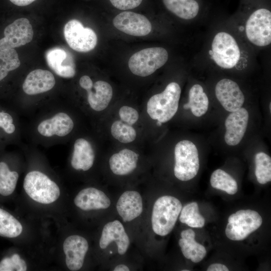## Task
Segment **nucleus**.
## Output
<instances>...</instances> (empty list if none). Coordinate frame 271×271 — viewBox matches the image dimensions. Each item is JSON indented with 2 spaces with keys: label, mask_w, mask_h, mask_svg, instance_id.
I'll return each mask as SVG.
<instances>
[{
  "label": "nucleus",
  "mask_w": 271,
  "mask_h": 271,
  "mask_svg": "<svg viewBox=\"0 0 271 271\" xmlns=\"http://www.w3.org/2000/svg\"><path fill=\"white\" fill-rule=\"evenodd\" d=\"M227 267L221 263H213L210 265L207 269V271H228Z\"/></svg>",
  "instance_id": "obj_39"
},
{
  "label": "nucleus",
  "mask_w": 271,
  "mask_h": 271,
  "mask_svg": "<svg viewBox=\"0 0 271 271\" xmlns=\"http://www.w3.org/2000/svg\"><path fill=\"white\" fill-rule=\"evenodd\" d=\"M118 114L121 120L131 125L136 123L139 118L137 110L128 106H122L119 110Z\"/></svg>",
  "instance_id": "obj_36"
},
{
  "label": "nucleus",
  "mask_w": 271,
  "mask_h": 271,
  "mask_svg": "<svg viewBox=\"0 0 271 271\" xmlns=\"http://www.w3.org/2000/svg\"><path fill=\"white\" fill-rule=\"evenodd\" d=\"M11 2L16 6H28L36 0H10Z\"/></svg>",
  "instance_id": "obj_40"
},
{
  "label": "nucleus",
  "mask_w": 271,
  "mask_h": 271,
  "mask_svg": "<svg viewBox=\"0 0 271 271\" xmlns=\"http://www.w3.org/2000/svg\"><path fill=\"white\" fill-rule=\"evenodd\" d=\"M112 137L122 143H129L135 140L137 132L131 125L122 120H116L111 126Z\"/></svg>",
  "instance_id": "obj_34"
},
{
  "label": "nucleus",
  "mask_w": 271,
  "mask_h": 271,
  "mask_svg": "<svg viewBox=\"0 0 271 271\" xmlns=\"http://www.w3.org/2000/svg\"><path fill=\"white\" fill-rule=\"evenodd\" d=\"M210 181L213 188L224 191L228 194L234 195L237 191L235 180L221 169H217L212 173Z\"/></svg>",
  "instance_id": "obj_28"
},
{
  "label": "nucleus",
  "mask_w": 271,
  "mask_h": 271,
  "mask_svg": "<svg viewBox=\"0 0 271 271\" xmlns=\"http://www.w3.org/2000/svg\"><path fill=\"white\" fill-rule=\"evenodd\" d=\"M114 271H129V268L124 264H119L117 265L114 269Z\"/></svg>",
  "instance_id": "obj_41"
},
{
  "label": "nucleus",
  "mask_w": 271,
  "mask_h": 271,
  "mask_svg": "<svg viewBox=\"0 0 271 271\" xmlns=\"http://www.w3.org/2000/svg\"><path fill=\"white\" fill-rule=\"evenodd\" d=\"M208 106L209 99L202 86L193 85L189 92V102L184 105V108H190L194 116L200 117L206 113Z\"/></svg>",
  "instance_id": "obj_26"
},
{
  "label": "nucleus",
  "mask_w": 271,
  "mask_h": 271,
  "mask_svg": "<svg viewBox=\"0 0 271 271\" xmlns=\"http://www.w3.org/2000/svg\"><path fill=\"white\" fill-rule=\"evenodd\" d=\"M255 175L257 182L265 184L271 181V158L263 152H259L255 156Z\"/></svg>",
  "instance_id": "obj_33"
},
{
  "label": "nucleus",
  "mask_w": 271,
  "mask_h": 271,
  "mask_svg": "<svg viewBox=\"0 0 271 271\" xmlns=\"http://www.w3.org/2000/svg\"><path fill=\"white\" fill-rule=\"evenodd\" d=\"M114 26L124 33L134 36H144L152 30V25L145 16L132 12L118 14L113 20Z\"/></svg>",
  "instance_id": "obj_13"
},
{
  "label": "nucleus",
  "mask_w": 271,
  "mask_h": 271,
  "mask_svg": "<svg viewBox=\"0 0 271 271\" xmlns=\"http://www.w3.org/2000/svg\"><path fill=\"white\" fill-rule=\"evenodd\" d=\"M95 153L91 143L83 137L75 139L72 145L70 165L76 171H87L93 166Z\"/></svg>",
  "instance_id": "obj_18"
},
{
  "label": "nucleus",
  "mask_w": 271,
  "mask_h": 271,
  "mask_svg": "<svg viewBox=\"0 0 271 271\" xmlns=\"http://www.w3.org/2000/svg\"><path fill=\"white\" fill-rule=\"evenodd\" d=\"M215 93L218 100L227 111L239 109L244 102V95L239 85L229 79L219 81L216 85Z\"/></svg>",
  "instance_id": "obj_14"
},
{
  "label": "nucleus",
  "mask_w": 271,
  "mask_h": 271,
  "mask_svg": "<svg viewBox=\"0 0 271 271\" xmlns=\"http://www.w3.org/2000/svg\"><path fill=\"white\" fill-rule=\"evenodd\" d=\"M179 245L184 256L195 263L201 261L206 255V250L195 240V233L191 229L183 230Z\"/></svg>",
  "instance_id": "obj_24"
},
{
  "label": "nucleus",
  "mask_w": 271,
  "mask_h": 271,
  "mask_svg": "<svg viewBox=\"0 0 271 271\" xmlns=\"http://www.w3.org/2000/svg\"><path fill=\"white\" fill-rule=\"evenodd\" d=\"M174 154L175 177L182 181L194 178L200 168L198 152L195 145L187 140L181 141L175 146Z\"/></svg>",
  "instance_id": "obj_6"
},
{
  "label": "nucleus",
  "mask_w": 271,
  "mask_h": 271,
  "mask_svg": "<svg viewBox=\"0 0 271 271\" xmlns=\"http://www.w3.org/2000/svg\"><path fill=\"white\" fill-rule=\"evenodd\" d=\"M56 85V78L49 70L37 69L29 72L22 83L25 97L17 103V111L22 115H32L47 102L42 96L52 91Z\"/></svg>",
  "instance_id": "obj_2"
},
{
  "label": "nucleus",
  "mask_w": 271,
  "mask_h": 271,
  "mask_svg": "<svg viewBox=\"0 0 271 271\" xmlns=\"http://www.w3.org/2000/svg\"><path fill=\"white\" fill-rule=\"evenodd\" d=\"M4 37L0 39V50L14 49L30 42L34 31L28 19L21 18L7 26L4 30Z\"/></svg>",
  "instance_id": "obj_12"
},
{
  "label": "nucleus",
  "mask_w": 271,
  "mask_h": 271,
  "mask_svg": "<svg viewBox=\"0 0 271 271\" xmlns=\"http://www.w3.org/2000/svg\"><path fill=\"white\" fill-rule=\"evenodd\" d=\"M63 249L67 267L72 271L80 269L88 249V243L83 237L77 235L68 236L65 240Z\"/></svg>",
  "instance_id": "obj_17"
},
{
  "label": "nucleus",
  "mask_w": 271,
  "mask_h": 271,
  "mask_svg": "<svg viewBox=\"0 0 271 271\" xmlns=\"http://www.w3.org/2000/svg\"><path fill=\"white\" fill-rule=\"evenodd\" d=\"M157 125H158V126H161L162 125V122L159 121H157Z\"/></svg>",
  "instance_id": "obj_42"
},
{
  "label": "nucleus",
  "mask_w": 271,
  "mask_h": 271,
  "mask_svg": "<svg viewBox=\"0 0 271 271\" xmlns=\"http://www.w3.org/2000/svg\"><path fill=\"white\" fill-rule=\"evenodd\" d=\"M210 55L218 66L229 69L237 65L241 52L236 40L231 35L220 32L213 38Z\"/></svg>",
  "instance_id": "obj_7"
},
{
  "label": "nucleus",
  "mask_w": 271,
  "mask_h": 271,
  "mask_svg": "<svg viewBox=\"0 0 271 271\" xmlns=\"http://www.w3.org/2000/svg\"><path fill=\"white\" fill-rule=\"evenodd\" d=\"M270 105H271V104L270 103V104H269V109H270H270H271V107H270L271 106H270Z\"/></svg>",
  "instance_id": "obj_43"
},
{
  "label": "nucleus",
  "mask_w": 271,
  "mask_h": 271,
  "mask_svg": "<svg viewBox=\"0 0 271 271\" xmlns=\"http://www.w3.org/2000/svg\"><path fill=\"white\" fill-rule=\"evenodd\" d=\"M142 198L137 191H127L119 198L116 209L124 222H129L140 216L143 211Z\"/></svg>",
  "instance_id": "obj_21"
},
{
  "label": "nucleus",
  "mask_w": 271,
  "mask_h": 271,
  "mask_svg": "<svg viewBox=\"0 0 271 271\" xmlns=\"http://www.w3.org/2000/svg\"><path fill=\"white\" fill-rule=\"evenodd\" d=\"M75 205L84 211L104 209L110 205V200L102 191L93 187L82 189L74 200Z\"/></svg>",
  "instance_id": "obj_20"
},
{
  "label": "nucleus",
  "mask_w": 271,
  "mask_h": 271,
  "mask_svg": "<svg viewBox=\"0 0 271 271\" xmlns=\"http://www.w3.org/2000/svg\"><path fill=\"white\" fill-rule=\"evenodd\" d=\"M79 84L83 89L86 90L92 87L93 82L89 76L84 75L80 78Z\"/></svg>",
  "instance_id": "obj_38"
},
{
  "label": "nucleus",
  "mask_w": 271,
  "mask_h": 271,
  "mask_svg": "<svg viewBox=\"0 0 271 271\" xmlns=\"http://www.w3.org/2000/svg\"><path fill=\"white\" fill-rule=\"evenodd\" d=\"M181 92L180 85L172 82L162 92L152 96L147 105V113L150 117L162 123L171 119L178 110Z\"/></svg>",
  "instance_id": "obj_3"
},
{
  "label": "nucleus",
  "mask_w": 271,
  "mask_h": 271,
  "mask_svg": "<svg viewBox=\"0 0 271 271\" xmlns=\"http://www.w3.org/2000/svg\"><path fill=\"white\" fill-rule=\"evenodd\" d=\"M45 57L49 68L57 76L63 78H72L75 76V64L68 51L61 47H54L46 52Z\"/></svg>",
  "instance_id": "obj_15"
},
{
  "label": "nucleus",
  "mask_w": 271,
  "mask_h": 271,
  "mask_svg": "<svg viewBox=\"0 0 271 271\" xmlns=\"http://www.w3.org/2000/svg\"><path fill=\"white\" fill-rule=\"evenodd\" d=\"M262 222V218L256 211L240 210L229 216L225 234L230 240H242L256 230Z\"/></svg>",
  "instance_id": "obj_9"
},
{
  "label": "nucleus",
  "mask_w": 271,
  "mask_h": 271,
  "mask_svg": "<svg viewBox=\"0 0 271 271\" xmlns=\"http://www.w3.org/2000/svg\"><path fill=\"white\" fill-rule=\"evenodd\" d=\"M23 187L27 194L38 203L48 204L57 200L60 190L56 183L38 170L28 172L24 179Z\"/></svg>",
  "instance_id": "obj_5"
},
{
  "label": "nucleus",
  "mask_w": 271,
  "mask_h": 271,
  "mask_svg": "<svg viewBox=\"0 0 271 271\" xmlns=\"http://www.w3.org/2000/svg\"><path fill=\"white\" fill-rule=\"evenodd\" d=\"M182 208L180 201L175 197L163 196L155 202L152 215L154 232L166 236L173 230Z\"/></svg>",
  "instance_id": "obj_4"
},
{
  "label": "nucleus",
  "mask_w": 271,
  "mask_h": 271,
  "mask_svg": "<svg viewBox=\"0 0 271 271\" xmlns=\"http://www.w3.org/2000/svg\"><path fill=\"white\" fill-rule=\"evenodd\" d=\"M248 119V112L244 108L230 112L225 121L224 140L227 145L235 146L239 144L246 130Z\"/></svg>",
  "instance_id": "obj_16"
},
{
  "label": "nucleus",
  "mask_w": 271,
  "mask_h": 271,
  "mask_svg": "<svg viewBox=\"0 0 271 271\" xmlns=\"http://www.w3.org/2000/svg\"><path fill=\"white\" fill-rule=\"evenodd\" d=\"M64 35L70 47L77 52H89L97 44V38L94 31L89 28H84L77 20H71L66 24Z\"/></svg>",
  "instance_id": "obj_11"
},
{
  "label": "nucleus",
  "mask_w": 271,
  "mask_h": 271,
  "mask_svg": "<svg viewBox=\"0 0 271 271\" xmlns=\"http://www.w3.org/2000/svg\"><path fill=\"white\" fill-rule=\"evenodd\" d=\"M166 9L177 16L186 20L195 18L199 14L200 6L197 0H162Z\"/></svg>",
  "instance_id": "obj_25"
},
{
  "label": "nucleus",
  "mask_w": 271,
  "mask_h": 271,
  "mask_svg": "<svg viewBox=\"0 0 271 271\" xmlns=\"http://www.w3.org/2000/svg\"><path fill=\"white\" fill-rule=\"evenodd\" d=\"M17 115L6 111H0V131L10 138H12L21 146L23 128L20 125Z\"/></svg>",
  "instance_id": "obj_27"
},
{
  "label": "nucleus",
  "mask_w": 271,
  "mask_h": 271,
  "mask_svg": "<svg viewBox=\"0 0 271 271\" xmlns=\"http://www.w3.org/2000/svg\"><path fill=\"white\" fill-rule=\"evenodd\" d=\"M23 231L21 223L10 213L0 208V236L14 238Z\"/></svg>",
  "instance_id": "obj_29"
},
{
  "label": "nucleus",
  "mask_w": 271,
  "mask_h": 271,
  "mask_svg": "<svg viewBox=\"0 0 271 271\" xmlns=\"http://www.w3.org/2000/svg\"><path fill=\"white\" fill-rule=\"evenodd\" d=\"M20 64L18 54L14 49L0 50V82L3 80L10 72L17 69Z\"/></svg>",
  "instance_id": "obj_32"
},
{
  "label": "nucleus",
  "mask_w": 271,
  "mask_h": 271,
  "mask_svg": "<svg viewBox=\"0 0 271 271\" xmlns=\"http://www.w3.org/2000/svg\"><path fill=\"white\" fill-rule=\"evenodd\" d=\"M27 269L26 262L17 253L5 257L0 261V271H25Z\"/></svg>",
  "instance_id": "obj_35"
},
{
  "label": "nucleus",
  "mask_w": 271,
  "mask_h": 271,
  "mask_svg": "<svg viewBox=\"0 0 271 271\" xmlns=\"http://www.w3.org/2000/svg\"><path fill=\"white\" fill-rule=\"evenodd\" d=\"M112 241H115L119 254H124L129 245V239L125 229L118 220H114L104 226L99 240V246L106 248Z\"/></svg>",
  "instance_id": "obj_19"
},
{
  "label": "nucleus",
  "mask_w": 271,
  "mask_h": 271,
  "mask_svg": "<svg viewBox=\"0 0 271 271\" xmlns=\"http://www.w3.org/2000/svg\"><path fill=\"white\" fill-rule=\"evenodd\" d=\"M86 101L92 111L99 112L108 106L112 97V88L107 82L98 80L86 90Z\"/></svg>",
  "instance_id": "obj_22"
},
{
  "label": "nucleus",
  "mask_w": 271,
  "mask_h": 271,
  "mask_svg": "<svg viewBox=\"0 0 271 271\" xmlns=\"http://www.w3.org/2000/svg\"><path fill=\"white\" fill-rule=\"evenodd\" d=\"M139 155L134 151L124 149L112 155L109 160L110 170L116 175H126L137 168Z\"/></svg>",
  "instance_id": "obj_23"
},
{
  "label": "nucleus",
  "mask_w": 271,
  "mask_h": 271,
  "mask_svg": "<svg viewBox=\"0 0 271 271\" xmlns=\"http://www.w3.org/2000/svg\"><path fill=\"white\" fill-rule=\"evenodd\" d=\"M245 35L255 46L265 47L271 43V12L265 8H259L252 12L245 24Z\"/></svg>",
  "instance_id": "obj_10"
},
{
  "label": "nucleus",
  "mask_w": 271,
  "mask_h": 271,
  "mask_svg": "<svg viewBox=\"0 0 271 271\" xmlns=\"http://www.w3.org/2000/svg\"><path fill=\"white\" fill-rule=\"evenodd\" d=\"M168 59L167 51L162 47H151L139 51L128 60V67L134 75L146 77L162 67Z\"/></svg>",
  "instance_id": "obj_8"
},
{
  "label": "nucleus",
  "mask_w": 271,
  "mask_h": 271,
  "mask_svg": "<svg viewBox=\"0 0 271 271\" xmlns=\"http://www.w3.org/2000/svg\"><path fill=\"white\" fill-rule=\"evenodd\" d=\"M116 8L121 10L132 9L138 7L143 0H109Z\"/></svg>",
  "instance_id": "obj_37"
},
{
  "label": "nucleus",
  "mask_w": 271,
  "mask_h": 271,
  "mask_svg": "<svg viewBox=\"0 0 271 271\" xmlns=\"http://www.w3.org/2000/svg\"><path fill=\"white\" fill-rule=\"evenodd\" d=\"M179 220L193 228H202L205 224L204 218L199 213L198 204L193 202L182 208Z\"/></svg>",
  "instance_id": "obj_31"
},
{
  "label": "nucleus",
  "mask_w": 271,
  "mask_h": 271,
  "mask_svg": "<svg viewBox=\"0 0 271 271\" xmlns=\"http://www.w3.org/2000/svg\"><path fill=\"white\" fill-rule=\"evenodd\" d=\"M33 114L23 128V134L27 136L29 144L35 147L63 144L75 130V120L69 106L63 102L49 100Z\"/></svg>",
  "instance_id": "obj_1"
},
{
  "label": "nucleus",
  "mask_w": 271,
  "mask_h": 271,
  "mask_svg": "<svg viewBox=\"0 0 271 271\" xmlns=\"http://www.w3.org/2000/svg\"><path fill=\"white\" fill-rule=\"evenodd\" d=\"M19 175L10 170L5 162H0V194L7 196L12 194L16 187Z\"/></svg>",
  "instance_id": "obj_30"
}]
</instances>
